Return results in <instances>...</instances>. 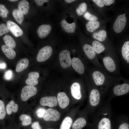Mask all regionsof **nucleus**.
<instances>
[{
  "instance_id": "1",
  "label": "nucleus",
  "mask_w": 129,
  "mask_h": 129,
  "mask_svg": "<svg viewBox=\"0 0 129 129\" xmlns=\"http://www.w3.org/2000/svg\"><path fill=\"white\" fill-rule=\"evenodd\" d=\"M92 75L94 85L100 90L104 97L119 77L111 75L97 67Z\"/></svg>"
},
{
  "instance_id": "2",
  "label": "nucleus",
  "mask_w": 129,
  "mask_h": 129,
  "mask_svg": "<svg viewBox=\"0 0 129 129\" xmlns=\"http://www.w3.org/2000/svg\"><path fill=\"white\" fill-rule=\"evenodd\" d=\"M102 61L106 72L113 76H118V58L111 55H107L102 58Z\"/></svg>"
},
{
  "instance_id": "3",
  "label": "nucleus",
  "mask_w": 129,
  "mask_h": 129,
  "mask_svg": "<svg viewBox=\"0 0 129 129\" xmlns=\"http://www.w3.org/2000/svg\"><path fill=\"white\" fill-rule=\"evenodd\" d=\"M104 97L100 90L94 85L91 89L89 95V103L91 107L99 108L102 105Z\"/></svg>"
},
{
  "instance_id": "4",
  "label": "nucleus",
  "mask_w": 129,
  "mask_h": 129,
  "mask_svg": "<svg viewBox=\"0 0 129 129\" xmlns=\"http://www.w3.org/2000/svg\"><path fill=\"white\" fill-rule=\"evenodd\" d=\"M52 53L51 47L46 46L42 48L39 50L37 54L36 59L39 62H43L48 59Z\"/></svg>"
},
{
  "instance_id": "5",
  "label": "nucleus",
  "mask_w": 129,
  "mask_h": 129,
  "mask_svg": "<svg viewBox=\"0 0 129 129\" xmlns=\"http://www.w3.org/2000/svg\"><path fill=\"white\" fill-rule=\"evenodd\" d=\"M37 90L36 87L28 85L24 86L22 89L21 94V99L25 101L32 97L35 95Z\"/></svg>"
},
{
  "instance_id": "6",
  "label": "nucleus",
  "mask_w": 129,
  "mask_h": 129,
  "mask_svg": "<svg viewBox=\"0 0 129 129\" xmlns=\"http://www.w3.org/2000/svg\"><path fill=\"white\" fill-rule=\"evenodd\" d=\"M59 58L60 65L63 68H67L72 64L70 52L67 50L62 51L59 54Z\"/></svg>"
},
{
  "instance_id": "7",
  "label": "nucleus",
  "mask_w": 129,
  "mask_h": 129,
  "mask_svg": "<svg viewBox=\"0 0 129 129\" xmlns=\"http://www.w3.org/2000/svg\"><path fill=\"white\" fill-rule=\"evenodd\" d=\"M126 18L125 16L121 14L118 16L113 25L114 32L119 33L124 29L126 23Z\"/></svg>"
},
{
  "instance_id": "8",
  "label": "nucleus",
  "mask_w": 129,
  "mask_h": 129,
  "mask_svg": "<svg viewBox=\"0 0 129 129\" xmlns=\"http://www.w3.org/2000/svg\"><path fill=\"white\" fill-rule=\"evenodd\" d=\"M60 115L61 114L57 110L49 108L46 110L43 118L46 121H56L59 119Z\"/></svg>"
},
{
  "instance_id": "9",
  "label": "nucleus",
  "mask_w": 129,
  "mask_h": 129,
  "mask_svg": "<svg viewBox=\"0 0 129 129\" xmlns=\"http://www.w3.org/2000/svg\"><path fill=\"white\" fill-rule=\"evenodd\" d=\"M6 24L10 31L15 37H18L22 35L23 32L22 29L14 22L9 20L7 22Z\"/></svg>"
},
{
  "instance_id": "10",
  "label": "nucleus",
  "mask_w": 129,
  "mask_h": 129,
  "mask_svg": "<svg viewBox=\"0 0 129 129\" xmlns=\"http://www.w3.org/2000/svg\"><path fill=\"white\" fill-rule=\"evenodd\" d=\"M58 101L55 96L45 97L41 98L40 101V104L52 108L57 105Z\"/></svg>"
},
{
  "instance_id": "11",
  "label": "nucleus",
  "mask_w": 129,
  "mask_h": 129,
  "mask_svg": "<svg viewBox=\"0 0 129 129\" xmlns=\"http://www.w3.org/2000/svg\"><path fill=\"white\" fill-rule=\"evenodd\" d=\"M57 100L59 105L62 109L66 108L68 106L70 102L69 98L64 92L58 93L57 96Z\"/></svg>"
},
{
  "instance_id": "12",
  "label": "nucleus",
  "mask_w": 129,
  "mask_h": 129,
  "mask_svg": "<svg viewBox=\"0 0 129 129\" xmlns=\"http://www.w3.org/2000/svg\"><path fill=\"white\" fill-rule=\"evenodd\" d=\"M52 27L49 25L43 24L39 26L37 30L39 37L42 39L46 37L50 33Z\"/></svg>"
},
{
  "instance_id": "13",
  "label": "nucleus",
  "mask_w": 129,
  "mask_h": 129,
  "mask_svg": "<svg viewBox=\"0 0 129 129\" xmlns=\"http://www.w3.org/2000/svg\"><path fill=\"white\" fill-rule=\"evenodd\" d=\"M72 65L74 70L80 74L84 73L85 67L79 58L74 57L72 59Z\"/></svg>"
},
{
  "instance_id": "14",
  "label": "nucleus",
  "mask_w": 129,
  "mask_h": 129,
  "mask_svg": "<svg viewBox=\"0 0 129 129\" xmlns=\"http://www.w3.org/2000/svg\"><path fill=\"white\" fill-rule=\"evenodd\" d=\"M28 77L26 79L25 82L28 85L34 86L38 84V79L39 77V73L36 72H32L29 73Z\"/></svg>"
},
{
  "instance_id": "15",
  "label": "nucleus",
  "mask_w": 129,
  "mask_h": 129,
  "mask_svg": "<svg viewBox=\"0 0 129 129\" xmlns=\"http://www.w3.org/2000/svg\"><path fill=\"white\" fill-rule=\"evenodd\" d=\"M71 93L73 97L77 100H80L82 95L80 84L77 82L74 83L71 87Z\"/></svg>"
},
{
  "instance_id": "16",
  "label": "nucleus",
  "mask_w": 129,
  "mask_h": 129,
  "mask_svg": "<svg viewBox=\"0 0 129 129\" xmlns=\"http://www.w3.org/2000/svg\"><path fill=\"white\" fill-rule=\"evenodd\" d=\"M61 27L64 31L68 33H72L74 32L76 27L75 22L69 23L64 19L62 20L60 22Z\"/></svg>"
},
{
  "instance_id": "17",
  "label": "nucleus",
  "mask_w": 129,
  "mask_h": 129,
  "mask_svg": "<svg viewBox=\"0 0 129 129\" xmlns=\"http://www.w3.org/2000/svg\"><path fill=\"white\" fill-rule=\"evenodd\" d=\"M1 48L3 52L8 59H12L15 58L16 54L13 48L5 44L2 46Z\"/></svg>"
},
{
  "instance_id": "18",
  "label": "nucleus",
  "mask_w": 129,
  "mask_h": 129,
  "mask_svg": "<svg viewBox=\"0 0 129 129\" xmlns=\"http://www.w3.org/2000/svg\"><path fill=\"white\" fill-rule=\"evenodd\" d=\"M29 62L26 58L21 59L18 62L16 65V71L17 72H20L22 71L28 67Z\"/></svg>"
},
{
  "instance_id": "19",
  "label": "nucleus",
  "mask_w": 129,
  "mask_h": 129,
  "mask_svg": "<svg viewBox=\"0 0 129 129\" xmlns=\"http://www.w3.org/2000/svg\"><path fill=\"white\" fill-rule=\"evenodd\" d=\"M122 57L128 63H129V41L125 42L121 49Z\"/></svg>"
},
{
  "instance_id": "20",
  "label": "nucleus",
  "mask_w": 129,
  "mask_h": 129,
  "mask_svg": "<svg viewBox=\"0 0 129 129\" xmlns=\"http://www.w3.org/2000/svg\"><path fill=\"white\" fill-rule=\"evenodd\" d=\"M128 118L124 116H121L117 118L120 123L118 129H129Z\"/></svg>"
},
{
  "instance_id": "21",
  "label": "nucleus",
  "mask_w": 129,
  "mask_h": 129,
  "mask_svg": "<svg viewBox=\"0 0 129 129\" xmlns=\"http://www.w3.org/2000/svg\"><path fill=\"white\" fill-rule=\"evenodd\" d=\"M18 9L23 14H27L29 9V4L26 0H23L20 1L18 4Z\"/></svg>"
},
{
  "instance_id": "22",
  "label": "nucleus",
  "mask_w": 129,
  "mask_h": 129,
  "mask_svg": "<svg viewBox=\"0 0 129 129\" xmlns=\"http://www.w3.org/2000/svg\"><path fill=\"white\" fill-rule=\"evenodd\" d=\"M92 46L96 53L98 54L101 53L106 49L105 46L102 43L96 40L93 41Z\"/></svg>"
},
{
  "instance_id": "23",
  "label": "nucleus",
  "mask_w": 129,
  "mask_h": 129,
  "mask_svg": "<svg viewBox=\"0 0 129 129\" xmlns=\"http://www.w3.org/2000/svg\"><path fill=\"white\" fill-rule=\"evenodd\" d=\"M86 121L85 118H80L77 119L72 126L73 129H81L86 125Z\"/></svg>"
},
{
  "instance_id": "24",
  "label": "nucleus",
  "mask_w": 129,
  "mask_h": 129,
  "mask_svg": "<svg viewBox=\"0 0 129 129\" xmlns=\"http://www.w3.org/2000/svg\"><path fill=\"white\" fill-rule=\"evenodd\" d=\"M92 36L94 39L100 42H103L105 40L106 38L107 32L105 30H100L93 33Z\"/></svg>"
},
{
  "instance_id": "25",
  "label": "nucleus",
  "mask_w": 129,
  "mask_h": 129,
  "mask_svg": "<svg viewBox=\"0 0 129 129\" xmlns=\"http://www.w3.org/2000/svg\"><path fill=\"white\" fill-rule=\"evenodd\" d=\"M18 108V105L15 103L13 101H10L7 105L6 110L7 113L8 115L11 114L12 112L15 113L17 111Z\"/></svg>"
},
{
  "instance_id": "26",
  "label": "nucleus",
  "mask_w": 129,
  "mask_h": 129,
  "mask_svg": "<svg viewBox=\"0 0 129 129\" xmlns=\"http://www.w3.org/2000/svg\"><path fill=\"white\" fill-rule=\"evenodd\" d=\"M100 26L99 22L97 21H89L86 24V26L87 30L93 32L98 28Z\"/></svg>"
},
{
  "instance_id": "27",
  "label": "nucleus",
  "mask_w": 129,
  "mask_h": 129,
  "mask_svg": "<svg viewBox=\"0 0 129 129\" xmlns=\"http://www.w3.org/2000/svg\"><path fill=\"white\" fill-rule=\"evenodd\" d=\"M12 15L16 21L19 24L21 25L23 20V14L18 9H16L13 10Z\"/></svg>"
},
{
  "instance_id": "28",
  "label": "nucleus",
  "mask_w": 129,
  "mask_h": 129,
  "mask_svg": "<svg viewBox=\"0 0 129 129\" xmlns=\"http://www.w3.org/2000/svg\"><path fill=\"white\" fill-rule=\"evenodd\" d=\"M3 39L6 45L12 48H14L16 46V43L13 38L10 35H6Z\"/></svg>"
},
{
  "instance_id": "29",
  "label": "nucleus",
  "mask_w": 129,
  "mask_h": 129,
  "mask_svg": "<svg viewBox=\"0 0 129 129\" xmlns=\"http://www.w3.org/2000/svg\"><path fill=\"white\" fill-rule=\"evenodd\" d=\"M72 123V120L69 117H66L63 120L60 129H70Z\"/></svg>"
},
{
  "instance_id": "30",
  "label": "nucleus",
  "mask_w": 129,
  "mask_h": 129,
  "mask_svg": "<svg viewBox=\"0 0 129 129\" xmlns=\"http://www.w3.org/2000/svg\"><path fill=\"white\" fill-rule=\"evenodd\" d=\"M19 119L22 121V124L23 126L28 125L32 123L31 117L26 114H23L21 115L19 117Z\"/></svg>"
},
{
  "instance_id": "31",
  "label": "nucleus",
  "mask_w": 129,
  "mask_h": 129,
  "mask_svg": "<svg viewBox=\"0 0 129 129\" xmlns=\"http://www.w3.org/2000/svg\"><path fill=\"white\" fill-rule=\"evenodd\" d=\"M87 8V5L85 2L81 3L76 9V11L79 16L83 15L86 11Z\"/></svg>"
},
{
  "instance_id": "32",
  "label": "nucleus",
  "mask_w": 129,
  "mask_h": 129,
  "mask_svg": "<svg viewBox=\"0 0 129 129\" xmlns=\"http://www.w3.org/2000/svg\"><path fill=\"white\" fill-rule=\"evenodd\" d=\"M6 114L4 102L0 100V119L2 120L5 118Z\"/></svg>"
},
{
  "instance_id": "33",
  "label": "nucleus",
  "mask_w": 129,
  "mask_h": 129,
  "mask_svg": "<svg viewBox=\"0 0 129 129\" xmlns=\"http://www.w3.org/2000/svg\"><path fill=\"white\" fill-rule=\"evenodd\" d=\"M9 11L6 7L3 5H0V16L3 18H6Z\"/></svg>"
},
{
  "instance_id": "34",
  "label": "nucleus",
  "mask_w": 129,
  "mask_h": 129,
  "mask_svg": "<svg viewBox=\"0 0 129 129\" xmlns=\"http://www.w3.org/2000/svg\"><path fill=\"white\" fill-rule=\"evenodd\" d=\"M10 31L8 27L4 23L0 25V36H1L8 32Z\"/></svg>"
},
{
  "instance_id": "35",
  "label": "nucleus",
  "mask_w": 129,
  "mask_h": 129,
  "mask_svg": "<svg viewBox=\"0 0 129 129\" xmlns=\"http://www.w3.org/2000/svg\"><path fill=\"white\" fill-rule=\"evenodd\" d=\"M84 16L86 19L90 21H96L98 18L96 16L91 14L88 11H86L84 14Z\"/></svg>"
},
{
  "instance_id": "36",
  "label": "nucleus",
  "mask_w": 129,
  "mask_h": 129,
  "mask_svg": "<svg viewBox=\"0 0 129 129\" xmlns=\"http://www.w3.org/2000/svg\"><path fill=\"white\" fill-rule=\"evenodd\" d=\"M46 111V110L44 108H38L36 111L37 115L39 118H43L45 116Z\"/></svg>"
},
{
  "instance_id": "37",
  "label": "nucleus",
  "mask_w": 129,
  "mask_h": 129,
  "mask_svg": "<svg viewBox=\"0 0 129 129\" xmlns=\"http://www.w3.org/2000/svg\"><path fill=\"white\" fill-rule=\"evenodd\" d=\"M13 75V72L12 71L10 70H8L5 73L4 78L6 80H10L12 77Z\"/></svg>"
},
{
  "instance_id": "38",
  "label": "nucleus",
  "mask_w": 129,
  "mask_h": 129,
  "mask_svg": "<svg viewBox=\"0 0 129 129\" xmlns=\"http://www.w3.org/2000/svg\"><path fill=\"white\" fill-rule=\"evenodd\" d=\"M31 127L33 129H41L39 122L37 121L33 122L32 124Z\"/></svg>"
},
{
  "instance_id": "39",
  "label": "nucleus",
  "mask_w": 129,
  "mask_h": 129,
  "mask_svg": "<svg viewBox=\"0 0 129 129\" xmlns=\"http://www.w3.org/2000/svg\"><path fill=\"white\" fill-rule=\"evenodd\" d=\"M92 1L96 4L98 6L102 7L104 5L103 0H93Z\"/></svg>"
},
{
  "instance_id": "40",
  "label": "nucleus",
  "mask_w": 129,
  "mask_h": 129,
  "mask_svg": "<svg viewBox=\"0 0 129 129\" xmlns=\"http://www.w3.org/2000/svg\"><path fill=\"white\" fill-rule=\"evenodd\" d=\"M34 1L37 5L40 6L43 5L44 3L49 1L48 0H35Z\"/></svg>"
},
{
  "instance_id": "41",
  "label": "nucleus",
  "mask_w": 129,
  "mask_h": 129,
  "mask_svg": "<svg viewBox=\"0 0 129 129\" xmlns=\"http://www.w3.org/2000/svg\"><path fill=\"white\" fill-rule=\"evenodd\" d=\"M103 1L104 5L107 6L110 5L115 1L114 0H103Z\"/></svg>"
},
{
  "instance_id": "42",
  "label": "nucleus",
  "mask_w": 129,
  "mask_h": 129,
  "mask_svg": "<svg viewBox=\"0 0 129 129\" xmlns=\"http://www.w3.org/2000/svg\"><path fill=\"white\" fill-rule=\"evenodd\" d=\"M6 67V64L4 62L0 63V69H4Z\"/></svg>"
},
{
  "instance_id": "43",
  "label": "nucleus",
  "mask_w": 129,
  "mask_h": 129,
  "mask_svg": "<svg viewBox=\"0 0 129 129\" xmlns=\"http://www.w3.org/2000/svg\"><path fill=\"white\" fill-rule=\"evenodd\" d=\"M75 1V0H65L64 1L67 3H70Z\"/></svg>"
},
{
  "instance_id": "44",
  "label": "nucleus",
  "mask_w": 129,
  "mask_h": 129,
  "mask_svg": "<svg viewBox=\"0 0 129 129\" xmlns=\"http://www.w3.org/2000/svg\"><path fill=\"white\" fill-rule=\"evenodd\" d=\"M9 1L11 2H15V1H18V0H9Z\"/></svg>"
},
{
  "instance_id": "45",
  "label": "nucleus",
  "mask_w": 129,
  "mask_h": 129,
  "mask_svg": "<svg viewBox=\"0 0 129 129\" xmlns=\"http://www.w3.org/2000/svg\"><path fill=\"white\" fill-rule=\"evenodd\" d=\"M123 15H124V16H125V15H126L125 13H124V14H123Z\"/></svg>"
},
{
  "instance_id": "46",
  "label": "nucleus",
  "mask_w": 129,
  "mask_h": 129,
  "mask_svg": "<svg viewBox=\"0 0 129 129\" xmlns=\"http://www.w3.org/2000/svg\"></svg>"
}]
</instances>
